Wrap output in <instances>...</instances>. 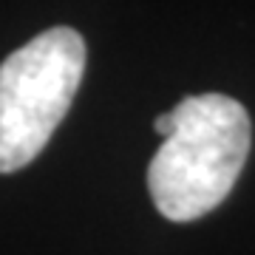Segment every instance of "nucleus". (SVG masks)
<instances>
[{"label": "nucleus", "mask_w": 255, "mask_h": 255, "mask_svg": "<svg viewBox=\"0 0 255 255\" xmlns=\"http://www.w3.org/2000/svg\"><path fill=\"white\" fill-rule=\"evenodd\" d=\"M85 43L68 26L46 28L0 63V173L31 164L74 102Z\"/></svg>", "instance_id": "2"}, {"label": "nucleus", "mask_w": 255, "mask_h": 255, "mask_svg": "<svg viewBox=\"0 0 255 255\" xmlns=\"http://www.w3.org/2000/svg\"><path fill=\"white\" fill-rule=\"evenodd\" d=\"M164 139L147 167V190L170 221L207 216L230 196L247 162L253 125L241 102L224 94L184 97L170 114L156 117Z\"/></svg>", "instance_id": "1"}]
</instances>
